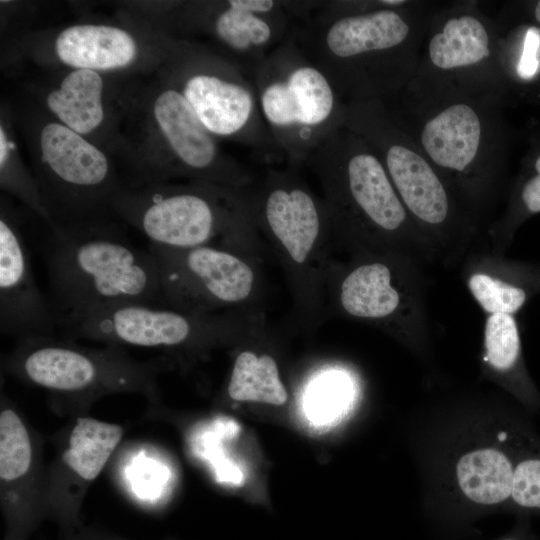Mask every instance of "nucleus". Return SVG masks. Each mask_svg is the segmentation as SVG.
<instances>
[{
  "mask_svg": "<svg viewBox=\"0 0 540 540\" xmlns=\"http://www.w3.org/2000/svg\"><path fill=\"white\" fill-rule=\"evenodd\" d=\"M395 10H349L335 1H310L293 21L291 39L325 73L336 91L368 96L393 81L392 55L409 35Z\"/></svg>",
  "mask_w": 540,
  "mask_h": 540,
  "instance_id": "nucleus-7",
  "label": "nucleus"
},
{
  "mask_svg": "<svg viewBox=\"0 0 540 540\" xmlns=\"http://www.w3.org/2000/svg\"><path fill=\"white\" fill-rule=\"evenodd\" d=\"M148 248L158 262L166 306L195 313L261 309V252L222 245Z\"/></svg>",
  "mask_w": 540,
  "mask_h": 540,
  "instance_id": "nucleus-13",
  "label": "nucleus"
},
{
  "mask_svg": "<svg viewBox=\"0 0 540 540\" xmlns=\"http://www.w3.org/2000/svg\"><path fill=\"white\" fill-rule=\"evenodd\" d=\"M21 51L42 69H87L105 74L145 76L161 59L159 30L126 11L120 24L80 21L25 36Z\"/></svg>",
  "mask_w": 540,
  "mask_h": 540,
  "instance_id": "nucleus-14",
  "label": "nucleus"
},
{
  "mask_svg": "<svg viewBox=\"0 0 540 540\" xmlns=\"http://www.w3.org/2000/svg\"><path fill=\"white\" fill-rule=\"evenodd\" d=\"M485 361L504 378L510 392L528 410L540 409V394L525 368L518 324L513 315L491 314L484 327Z\"/></svg>",
  "mask_w": 540,
  "mask_h": 540,
  "instance_id": "nucleus-22",
  "label": "nucleus"
},
{
  "mask_svg": "<svg viewBox=\"0 0 540 540\" xmlns=\"http://www.w3.org/2000/svg\"><path fill=\"white\" fill-rule=\"evenodd\" d=\"M66 540H125L115 536L95 533L93 531H83L78 534L69 533Z\"/></svg>",
  "mask_w": 540,
  "mask_h": 540,
  "instance_id": "nucleus-31",
  "label": "nucleus"
},
{
  "mask_svg": "<svg viewBox=\"0 0 540 540\" xmlns=\"http://www.w3.org/2000/svg\"><path fill=\"white\" fill-rule=\"evenodd\" d=\"M297 166H268L246 198L251 218L272 244L285 271L297 318L303 327L320 324L327 303L333 231L323 199Z\"/></svg>",
  "mask_w": 540,
  "mask_h": 540,
  "instance_id": "nucleus-3",
  "label": "nucleus"
},
{
  "mask_svg": "<svg viewBox=\"0 0 540 540\" xmlns=\"http://www.w3.org/2000/svg\"><path fill=\"white\" fill-rule=\"evenodd\" d=\"M343 128L308 158L323 192L333 238L354 255L395 252L407 211L379 156Z\"/></svg>",
  "mask_w": 540,
  "mask_h": 540,
  "instance_id": "nucleus-5",
  "label": "nucleus"
},
{
  "mask_svg": "<svg viewBox=\"0 0 540 540\" xmlns=\"http://www.w3.org/2000/svg\"><path fill=\"white\" fill-rule=\"evenodd\" d=\"M481 123L472 107L454 104L430 119L421 134V143L434 163L451 170L468 167L479 149Z\"/></svg>",
  "mask_w": 540,
  "mask_h": 540,
  "instance_id": "nucleus-20",
  "label": "nucleus"
},
{
  "mask_svg": "<svg viewBox=\"0 0 540 540\" xmlns=\"http://www.w3.org/2000/svg\"><path fill=\"white\" fill-rule=\"evenodd\" d=\"M395 252L357 254L348 263L333 262L327 301L339 314L391 327L404 305Z\"/></svg>",
  "mask_w": 540,
  "mask_h": 540,
  "instance_id": "nucleus-17",
  "label": "nucleus"
},
{
  "mask_svg": "<svg viewBox=\"0 0 540 540\" xmlns=\"http://www.w3.org/2000/svg\"><path fill=\"white\" fill-rule=\"evenodd\" d=\"M498 540H539L531 531L527 518L523 517L517 526Z\"/></svg>",
  "mask_w": 540,
  "mask_h": 540,
  "instance_id": "nucleus-30",
  "label": "nucleus"
},
{
  "mask_svg": "<svg viewBox=\"0 0 540 540\" xmlns=\"http://www.w3.org/2000/svg\"><path fill=\"white\" fill-rule=\"evenodd\" d=\"M122 426L91 417H78L60 455V471L68 487L84 489L103 471L122 440Z\"/></svg>",
  "mask_w": 540,
  "mask_h": 540,
  "instance_id": "nucleus-21",
  "label": "nucleus"
},
{
  "mask_svg": "<svg viewBox=\"0 0 540 540\" xmlns=\"http://www.w3.org/2000/svg\"><path fill=\"white\" fill-rule=\"evenodd\" d=\"M158 29L155 71L179 90L204 127L265 161L278 160L282 154L262 118L252 77L207 45Z\"/></svg>",
  "mask_w": 540,
  "mask_h": 540,
  "instance_id": "nucleus-8",
  "label": "nucleus"
},
{
  "mask_svg": "<svg viewBox=\"0 0 540 540\" xmlns=\"http://www.w3.org/2000/svg\"><path fill=\"white\" fill-rule=\"evenodd\" d=\"M10 108L51 221L81 225L116 218L111 204L125 180L114 157L28 97Z\"/></svg>",
  "mask_w": 540,
  "mask_h": 540,
  "instance_id": "nucleus-4",
  "label": "nucleus"
},
{
  "mask_svg": "<svg viewBox=\"0 0 540 540\" xmlns=\"http://www.w3.org/2000/svg\"><path fill=\"white\" fill-rule=\"evenodd\" d=\"M25 85L26 97L52 118L91 140L126 168L129 152L122 134L127 96L139 76L87 69H43Z\"/></svg>",
  "mask_w": 540,
  "mask_h": 540,
  "instance_id": "nucleus-15",
  "label": "nucleus"
},
{
  "mask_svg": "<svg viewBox=\"0 0 540 540\" xmlns=\"http://www.w3.org/2000/svg\"><path fill=\"white\" fill-rule=\"evenodd\" d=\"M246 193L206 182H161L124 187L111 209L152 245H222L261 252Z\"/></svg>",
  "mask_w": 540,
  "mask_h": 540,
  "instance_id": "nucleus-6",
  "label": "nucleus"
},
{
  "mask_svg": "<svg viewBox=\"0 0 540 540\" xmlns=\"http://www.w3.org/2000/svg\"><path fill=\"white\" fill-rule=\"evenodd\" d=\"M261 309L195 313L168 306L130 303L90 313L62 328L69 337L167 353H203L264 334Z\"/></svg>",
  "mask_w": 540,
  "mask_h": 540,
  "instance_id": "nucleus-10",
  "label": "nucleus"
},
{
  "mask_svg": "<svg viewBox=\"0 0 540 540\" xmlns=\"http://www.w3.org/2000/svg\"><path fill=\"white\" fill-rule=\"evenodd\" d=\"M534 17L536 21L540 24V1H537L534 9Z\"/></svg>",
  "mask_w": 540,
  "mask_h": 540,
  "instance_id": "nucleus-32",
  "label": "nucleus"
},
{
  "mask_svg": "<svg viewBox=\"0 0 540 540\" xmlns=\"http://www.w3.org/2000/svg\"><path fill=\"white\" fill-rule=\"evenodd\" d=\"M161 361L139 362L120 346L90 348L54 336L19 340L3 367L54 396L88 401L109 393L156 394Z\"/></svg>",
  "mask_w": 540,
  "mask_h": 540,
  "instance_id": "nucleus-11",
  "label": "nucleus"
},
{
  "mask_svg": "<svg viewBox=\"0 0 540 540\" xmlns=\"http://www.w3.org/2000/svg\"><path fill=\"white\" fill-rule=\"evenodd\" d=\"M30 432L11 406L0 412L1 502L8 532L5 540H26L43 511L28 496L34 481L36 454Z\"/></svg>",
  "mask_w": 540,
  "mask_h": 540,
  "instance_id": "nucleus-18",
  "label": "nucleus"
},
{
  "mask_svg": "<svg viewBox=\"0 0 540 540\" xmlns=\"http://www.w3.org/2000/svg\"><path fill=\"white\" fill-rule=\"evenodd\" d=\"M227 392L240 402L282 405L288 399L274 357L252 349H243L235 357Z\"/></svg>",
  "mask_w": 540,
  "mask_h": 540,
  "instance_id": "nucleus-23",
  "label": "nucleus"
},
{
  "mask_svg": "<svg viewBox=\"0 0 540 540\" xmlns=\"http://www.w3.org/2000/svg\"><path fill=\"white\" fill-rule=\"evenodd\" d=\"M467 285L474 299L489 315H513L530 296L540 292V269L512 281L477 272L470 275Z\"/></svg>",
  "mask_w": 540,
  "mask_h": 540,
  "instance_id": "nucleus-26",
  "label": "nucleus"
},
{
  "mask_svg": "<svg viewBox=\"0 0 540 540\" xmlns=\"http://www.w3.org/2000/svg\"><path fill=\"white\" fill-rule=\"evenodd\" d=\"M528 443L511 451L482 446L462 454L456 464L455 480L463 497L483 507L509 503L514 466Z\"/></svg>",
  "mask_w": 540,
  "mask_h": 540,
  "instance_id": "nucleus-19",
  "label": "nucleus"
},
{
  "mask_svg": "<svg viewBox=\"0 0 540 540\" xmlns=\"http://www.w3.org/2000/svg\"><path fill=\"white\" fill-rule=\"evenodd\" d=\"M252 80L264 123L288 164L306 163L345 125L339 93L291 37L265 58Z\"/></svg>",
  "mask_w": 540,
  "mask_h": 540,
  "instance_id": "nucleus-9",
  "label": "nucleus"
},
{
  "mask_svg": "<svg viewBox=\"0 0 540 540\" xmlns=\"http://www.w3.org/2000/svg\"><path fill=\"white\" fill-rule=\"evenodd\" d=\"M540 47V33L530 29L525 37L523 53L519 64L522 77L528 78L535 74L538 67V50Z\"/></svg>",
  "mask_w": 540,
  "mask_h": 540,
  "instance_id": "nucleus-29",
  "label": "nucleus"
},
{
  "mask_svg": "<svg viewBox=\"0 0 540 540\" xmlns=\"http://www.w3.org/2000/svg\"><path fill=\"white\" fill-rule=\"evenodd\" d=\"M122 134L129 151L125 187L184 179L247 192L256 181L156 71L132 83Z\"/></svg>",
  "mask_w": 540,
  "mask_h": 540,
  "instance_id": "nucleus-2",
  "label": "nucleus"
},
{
  "mask_svg": "<svg viewBox=\"0 0 540 540\" xmlns=\"http://www.w3.org/2000/svg\"><path fill=\"white\" fill-rule=\"evenodd\" d=\"M57 326L112 306H166L156 256L131 243L118 223L60 225L31 212Z\"/></svg>",
  "mask_w": 540,
  "mask_h": 540,
  "instance_id": "nucleus-1",
  "label": "nucleus"
},
{
  "mask_svg": "<svg viewBox=\"0 0 540 540\" xmlns=\"http://www.w3.org/2000/svg\"><path fill=\"white\" fill-rule=\"evenodd\" d=\"M149 19L170 34L201 42L252 77L257 67L291 35L285 1L222 0L157 3Z\"/></svg>",
  "mask_w": 540,
  "mask_h": 540,
  "instance_id": "nucleus-12",
  "label": "nucleus"
},
{
  "mask_svg": "<svg viewBox=\"0 0 540 540\" xmlns=\"http://www.w3.org/2000/svg\"><path fill=\"white\" fill-rule=\"evenodd\" d=\"M431 62L444 70L477 64L489 55V36L474 16L449 19L429 42Z\"/></svg>",
  "mask_w": 540,
  "mask_h": 540,
  "instance_id": "nucleus-24",
  "label": "nucleus"
},
{
  "mask_svg": "<svg viewBox=\"0 0 540 540\" xmlns=\"http://www.w3.org/2000/svg\"><path fill=\"white\" fill-rule=\"evenodd\" d=\"M509 504L525 517L540 514V441L532 439L516 460Z\"/></svg>",
  "mask_w": 540,
  "mask_h": 540,
  "instance_id": "nucleus-27",
  "label": "nucleus"
},
{
  "mask_svg": "<svg viewBox=\"0 0 540 540\" xmlns=\"http://www.w3.org/2000/svg\"><path fill=\"white\" fill-rule=\"evenodd\" d=\"M16 132L10 104L4 103L0 110V188L38 217L51 221L30 166L20 153Z\"/></svg>",
  "mask_w": 540,
  "mask_h": 540,
  "instance_id": "nucleus-25",
  "label": "nucleus"
},
{
  "mask_svg": "<svg viewBox=\"0 0 540 540\" xmlns=\"http://www.w3.org/2000/svg\"><path fill=\"white\" fill-rule=\"evenodd\" d=\"M26 207L0 199V331L19 340L53 336L56 318L40 291L24 234Z\"/></svg>",
  "mask_w": 540,
  "mask_h": 540,
  "instance_id": "nucleus-16",
  "label": "nucleus"
},
{
  "mask_svg": "<svg viewBox=\"0 0 540 540\" xmlns=\"http://www.w3.org/2000/svg\"><path fill=\"white\" fill-rule=\"evenodd\" d=\"M535 174L522 186L520 201L524 211L528 214L540 212V155L534 163Z\"/></svg>",
  "mask_w": 540,
  "mask_h": 540,
  "instance_id": "nucleus-28",
  "label": "nucleus"
}]
</instances>
